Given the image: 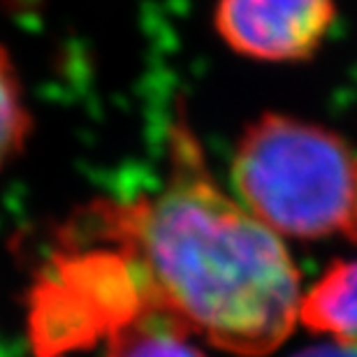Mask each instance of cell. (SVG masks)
<instances>
[{
  "mask_svg": "<svg viewBox=\"0 0 357 357\" xmlns=\"http://www.w3.org/2000/svg\"><path fill=\"white\" fill-rule=\"evenodd\" d=\"M167 176L93 204L89 225L160 309L220 351L262 357L299 320V271L281 237L230 197L185 121L169 126Z\"/></svg>",
  "mask_w": 357,
  "mask_h": 357,
  "instance_id": "obj_1",
  "label": "cell"
},
{
  "mask_svg": "<svg viewBox=\"0 0 357 357\" xmlns=\"http://www.w3.org/2000/svg\"><path fill=\"white\" fill-rule=\"evenodd\" d=\"M299 323L357 346V260H339L302 295Z\"/></svg>",
  "mask_w": 357,
  "mask_h": 357,
  "instance_id": "obj_5",
  "label": "cell"
},
{
  "mask_svg": "<svg viewBox=\"0 0 357 357\" xmlns=\"http://www.w3.org/2000/svg\"><path fill=\"white\" fill-rule=\"evenodd\" d=\"M107 339V357H206L188 327L153 306H144Z\"/></svg>",
  "mask_w": 357,
  "mask_h": 357,
  "instance_id": "obj_6",
  "label": "cell"
},
{
  "mask_svg": "<svg viewBox=\"0 0 357 357\" xmlns=\"http://www.w3.org/2000/svg\"><path fill=\"white\" fill-rule=\"evenodd\" d=\"M230 176L239 202L278 237L320 239L348 223L357 155L323 126L267 112L241 132Z\"/></svg>",
  "mask_w": 357,
  "mask_h": 357,
  "instance_id": "obj_2",
  "label": "cell"
},
{
  "mask_svg": "<svg viewBox=\"0 0 357 357\" xmlns=\"http://www.w3.org/2000/svg\"><path fill=\"white\" fill-rule=\"evenodd\" d=\"M337 19L334 0H218L213 24L232 52L269 63L306 61Z\"/></svg>",
  "mask_w": 357,
  "mask_h": 357,
  "instance_id": "obj_4",
  "label": "cell"
},
{
  "mask_svg": "<svg viewBox=\"0 0 357 357\" xmlns=\"http://www.w3.org/2000/svg\"><path fill=\"white\" fill-rule=\"evenodd\" d=\"M292 357H357V346L344 344V341H330V344L304 348L302 353H297Z\"/></svg>",
  "mask_w": 357,
  "mask_h": 357,
  "instance_id": "obj_8",
  "label": "cell"
},
{
  "mask_svg": "<svg viewBox=\"0 0 357 357\" xmlns=\"http://www.w3.org/2000/svg\"><path fill=\"white\" fill-rule=\"evenodd\" d=\"M132 265L114 248L63 253L33 292L31 337L40 357H59L109 337L144 309Z\"/></svg>",
  "mask_w": 357,
  "mask_h": 357,
  "instance_id": "obj_3",
  "label": "cell"
},
{
  "mask_svg": "<svg viewBox=\"0 0 357 357\" xmlns=\"http://www.w3.org/2000/svg\"><path fill=\"white\" fill-rule=\"evenodd\" d=\"M346 237L357 244V178H355V195H353V206H351V216H348V223L344 227Z\"/></svg>",
  "mask_w": 357,
  "mask_h": 357,
  "instance_id": "obj_9",
  "label": "cell"
},
{
  "mask_svg": "<svg viewBox=\"0 0 357 357\" xmlns=\"http://www.w3.org/2000/svg\"><path fill=\"white\" fill-rule=\"evenodd\" d=\"M31 132L24 93H21L19 75L10 56L0 47V174L17 158Z\"/></svg>",
  "mask_w": 357,
  "mask_h": 357,
  "instance_id": "obj_7",
  "label": "cell"
}]
</instances>
